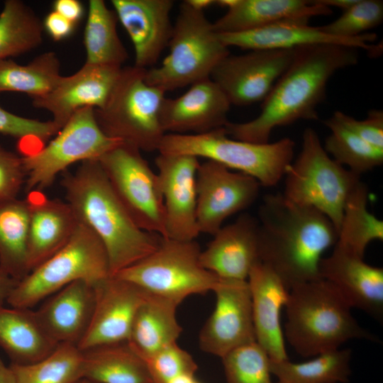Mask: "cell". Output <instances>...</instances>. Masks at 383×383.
<instances>
[{
    "instance_id": "cell-19",
    "label": "cell",
    "mask_w": 383,
    "mask_h": 383,
    "mask_svg": "<svg viewBox=\"0 0 383 383\" xmlns=\"http://www.w3.org/2000/svg\"><path fill=\"white\" fill-rule=\"evenodd\" d=\"M111 3L133 45V65L144 70L155 67L172 36L174 1L111 0Z\"/></svg>"
},
{
    "instance_id": "cell-4",
    "label": "cell",
    "mask_w": 383,
    "mask_h": 383,
    "mask_svg": "<svg viewBox=\"0 0 383 383\" xmlns=\"http://www.w3.org/2000/svg\"><path fill=\"white\" fill-rule=\"evenodd\" d=\"M285 309L284 338L303 357L339 349L353 339L377 340L358 323L337 288L322 278L292 287Z\"/></svg>"
},
{
    "instance_id": "cell-52",
    "label": "cell",
    "mask_w": 383,
    "mask_h": 383,
    "mask_svg": "<svg viewBox=\"0 0 383 383\" xmlns=\"http://www.w3.org/2000/svg\"><path fill=\"white\" fill-rule=\"evenodd\" d=\"M73 383H97L85 377H82Z\"/></svg>"
},
{
    "instance_id": "cell-9",
    "label": "cell",
    "mask_w": 383,
    "mask_h": 383,
    "mask_svg": "<svg viewBox=\"0 0 383 383\" xmlns=\"http://www.w3.org/2000/svg\"><path fill=\"white\" fill-rule=\"evenodd\" d=\"M110 275L104 245L79 223L65 245L21 279L6 301L11 307L31 309L74 282L94 284Z\"/></svg>"
},
{
    "instance_id": "cell-37",
    "label": "cell",
    "mask_w": 383,
    "mask_h": 383,
    "mask_svg": "<svg viewBox=\"0 0 383 383\" xmlns=\"http://www.w3.org/2000/svg\"><path fill=\"white\" fill-rule=\"evenodd\" d=\"M10 367L15 383H73L83 377V354L77 345L59 343L37 362Z\"/></svg>"
},
{
    "instance_id": "cell-23",
    "label": "cell",
    "mask_w": 383,
    "mask_h": 383,
    "mask_svg": "<svg viewBox=\"0 0 383 383\" xmlns=\"http://www.w3.org/2000/svg\"><path fill=\"white\" fill-rule=\"evenodd\" d=\"M200 262L219 278L247 280L252 267L260 262L257 218L243 213L233 223L223 226L201 252Z\"/></svg>"
},
{
    "instance_id": "cell-51",
    "label": "cell",
    "mask_w": 383,
    "mask_h": 383,
    "mask_svg": "<svg viewBox=\"0 0 383 383\" xmlns=\"http://www.w3.org/2000/svg\"><path fill=\"white\" fill-rule=\"evenodd\" d=\"M169 383H201L196 380L194 376L182 375L174 378Z\"/></svg>"
},
{
    "instance_id": "cell-46",
    "label": "cell",
    "mask_w": 383,
    "mask_h": 383,
    "mask_svg": "<svg viewBox=\"0 0 383 383\" xmlns=\"http://www.w3.org/2000/svg\"><path fill=\"white\" fill-rule=\"evenodd\" d=\"M52 10L71 21L77 24L84 15L82 4L78 0H56L52 4Z\"/></svg>"
},
{
    "instance_id": "cell-38",
    "label": "cell",
    "mask_w": 383,
    "mask_h": 383,
    "mask_svg": "<svg viewBox=\"0 0 383 383\" xmlns=\"http://www.w3.org/2000/svg\"><path fill=\"white\" fill-rule=\"evenodd\" d=\"M323 123L331 131L323 148L335 162L360 175L382 165V148L361 139L332 116Z\"/></svg>"
},
{
    "instance_id": "cell-35",
    "label": "cell",
    "mask_w": 383,
    "mask_h": 383,
    "mask_svg": "<svg viewBox=\"0 0 383 383\" xmlns=\"http://www.w3.org/2000/svg\"><path fill=\"white\" fill-rule=\"evenodd\" d=\"M60 62L54 52H45L27 65L10 59L0 60V92L18 91L32 99L50 92L60 74Z\"/></svg>"
},
{
    "instance_id": "cell-45",
    "label": "cell",
    "mask_w": 383,
    "mask_h": 383,
    "mask_svg": "<svg viewBox=\"0 0 383 383\" xmlns=\"http://www.w3.org/2000/svg\"><path fill=\"white\" fill-rule=\"evenodd\" d=\"M76 26L53 10L43 21V30L55 41H61L70 37Z\"/></svg>"
},
{
    "instance_id": "cell-24",
    "label": "cell",
    "mask_w": 383,
    "mask_h": 383,
    "mask_svg": "<svg viewBox=\"0 0 383 383\" xmlns=\"http://www.w3.org/2000/svg\"><path fill=\"white\" fill-rule=\"evenodd\" d=\"M247 282L256 342L270 360L289 359L281 324V311L286 306L289 290L280 277L261 262L252 267Z\"/></svg>"
},
{
    "instance_id": "cell-43",
    "label": "cell",
    "mask_w": 383,
    "mask_h": 383,
    "mask_svg": "<svg viewBox=\"0 0 383 383\" xmlns=\"http://www.w3.org/2000/svg\"><path fill=\"white\" fill-rule=\"evenodd\" d=\"M332 117L361 139L383 149L382 110H370L363 120L355 119L340 111H335Z\"/></svg>"
},
{
    "instance_id": "cell-1",
    "label": "cell",
    "mask_w": 383,
    "mask_h": 383,
    "mask_svg": "<svg viewBox=\"0 0 383 383\" xmlns=\"http://www.w3.org/2000/svg\"><path fill=\"white\" fill-rule=\"evenodd\" d=\"M358 49L340 45H316L296 48L294 60L261 102L260 114L242 123L224 126L231 138L267 143L277 127L299 120H318L317 106L327 84L338 70L358 62Z\"/></svg>"
},
{
    "instance_id": "cell-48",
    "label": "cell",
    "mask_w": 383,
    "mask_h": 383,
    "mask_svg": "<svg viewBox=\"0 0 383 383\" xmlns=\"http://www.w3.org/2000/svg\"><path fill=\"white\" fill-rule=\"evenodd\" d=\"M358 0H317V1L326 6L338 8L343 11L352 7Z\"/></svg>"
},
{
    "instance_id": "cell-31",
    "label": "cell",
    "mask_w": 383,
    "mask_h": 383,
    "mask_svg": "<svg viewBox=\"0 0 383 383\" xmlns=\"http://www.w3.org/2000/svg\"><path fill=\"white\" fill-rule=\"evenodd\" d=\"M29 216L26 199L0 202V271L18 281L29 273Z\"/></svg>"
},
{
    "instance_id": "cell-18",
    "label": "cell",
    "mask_w": 383,
    "mask_h": 383,
    "mask_svg": "<svg viewBox=\"0 0 383 383\" xmlns=\"http://www.w3.org/2000/svg\"><path fill=\"white\" fill-rule=\"evenodd\" d=\"M122 67L85 64L75 73L62 76L48 94L32 99L37 109L49 111L61 129L78 110L100 109L109 99Z\"/></svg>"
},
{
    "instance_id": "cell-22",
    "label": "cell",
    "mask_w": 383,
    "mask_h": 383,
    "mask_svg": "<svg viewBox=\"0 0 383 383\" xmlns=\"http://www.w3.org/2000/svg\"><path fill=\"white\" fill-rule=\"evenodd\" d=\"M320 277L333 284L353 308L378 321L383 317V269L335 245L322 257Z\"/></svg>"
},
{
    "instance_id": "cell-25",
    "label": "cell",
    "mask_w": 383,
    "mask_h": 383,
    "mask_svg": "<svg viewBox=\"0 0 383 383\" xmlns=\"http://www.w3.org/2000/svg\"><path fill=\"white\" fill-rule=\"evenodd\" d=\"M95 300L94 284L79 280L47 297L35 311L46 333L55 342L78 346L89 327Z\"/></svg>"
},
{
    "instance_id": "cell-32",
    "label": "cell",
    "mask_w": 383,
    "mask_h": 383,
    "mask_svg": "<svg viewBox=\"0 0 383 383\" xmlns=\"http://www.w3.org/2000/svg\"><path fill=\"white\" fill-rule=\"evenodd\" d=\"M116 12L103 0H89L84 32L85 64L122 67L128 52L117 31Z\"/></svg>"
},
{
    "instance_id": "cell-27",
    "label": "cell",
    "mask_w": 383,
    "mask_h": 383,
    "mask_svg": "<svg viewBox=\"0 0 383 383\" xmlns=\"http://www.w3.org/2000/svg\"><path fill=\"white\" fill-rule=\"evenodd\" d=\"M331 8L316 1L237 0L226 13L213 23L217 33H238L258 29L289 19L309 20L328 16Z\"/></svg>"
},
{
    "instance_id": "cell-41",
    "label": "cell",
    "mask_w": 383,
    "mask_h": 383,
    "mask_svg": "<svg viewBox=\"0 0 383 383\" xmlns=\"http://www.w3.org/2000/svg\"><path fill=\"white\" fill-rule=\"evenodd\" d=\"M143 360L154 383H169L182 375L194 376L198 369L192 355L177 342Z\"/></svg>"
},
{
    "instance_id": "cell-20",
    "label": "cell",
    "mask_w": 383,
    "mask_h": 383,
    "mask_svg": "<svg viewBox=\"0 0 383 383\" xmlns=\"http://www.w3.org/2000/svg\"><path fill=\"white\" fill-rule=\"evenodd\" d=\"M231 106L218 86L207 78L177 98H165L161 125L166 134L206 133L226 126Z\"/></svg>"
},
{
    "instance_id": "cell-33",
    "label": "cell",
    "mask_w": 383,
    "mask_h": 383,
    "mask_svg": "<svg viewBox=\"0 0 383 383\" xmlns=\"http://www.w3.org/2000/svg\"><path fill=\"white\" fill-rule=\"evenodd\" d=\"M369 190L360 182L344 206L335 246L364 258L367 245L383 240V221L367 209Z\"/></svg>"
},
{
    "instance_id": "cell-30",
    "label": "cell",
    "mask_w": 383,
    "mask_h": 383,
    "mask_svg": "<svg viewBox=\"0 0 383 383\" xmlns=\"http://www.w3.org/2000/svg\"><path fill=\"white\" fill-rule=\"evenodd\" d=\"M82 351L83 377L97 383H154L144 360L128 342Z\"/></svg>"
},
{
    "instance_id": "cell-10",
    "label": "cell",
    "mask_w": 383,
    "mask_h": 383,
    "mask_svg": "<svg viewBox=\"0 0 383 383\" xmlns=\"http://www.w3.org/2000/svg\"><path fill=\"white\" fill-rule=\"evenodd\" d=\"M201 252L195 240L162 237L154 252L113 275L179 304L190 295L213 292L220 282L202 266Z\"/></svg>"
},
{
    "instance_id": "cell-5",
    "label": "cell",
    "mask_w": 383,
    "mask_h": 383,
    "mask_svg": "<svg viewBox=\"0 0 383 383\" xmlns=\"http://www.w3.org/2000/svg\"><path fill=\"white\" fill-rule=\"evenodd\" d=\"M294 142L253 143L232 138L224 127L202 134H166L158 152L204 157L249 175L260 185L274 187L284 176L294 152Z\"/></svg>"
},
{
    "instance_id": "cell-13",
    "label": "cell",
    "mask_w": 383,
    "mask_h": 383,
    "mask_svg": "<svg viewBox=\"0 0 383 383\" xmlns=\"http://www.w3.org/2000/svg\"><path fill=\"white\" fill-rule=\"evenodd\" d=\"M296 51L255 50L224 57L210 78L231 105L249 106L262 102L292 62Z\"/></svg>"
},
{
    "instance_id": "cell-21",
    "label": "cell",
    "mask_w": 383,
    "mask_h": 383,
    "mask_svg": "<svg viewBox=\"0 0 383 383\" xmlns=\"http://www.w3.org/2000/svg\"><path fill=\"white\" fill-rule=\"evenodd\" d=\"M309 20L289 19L253 30L238 33H218L228 48L234 46L248 50H291L316 45H340L364 49L375 54L379 48L373 45L375 33H364L345 38L323 32L318 26H311Z\"/></svg>"
},
{
    "instance_id": "cell-6",
    "label": "cell",
    "mask_w": 383,
    "mask_h": 383,
    "mask_svg": "<svg viewBox=\"0 0 383 383\" xmlns=\"http://www.w3.org/2000/svg\"><path fill=\"white\" fill-rule=\"evenodd\" d=\"M167 48L158 67L145 70L148 84L165 92L210 78L218 64L230 54L204 12L181 3Z\"/></svg>"
},
{
    "instance_id": "cell-42",
    "label": "cell",
    "mask_w": 383,
    "mask_h": 383,
    "mask_svg": "<svg viewBox=\"0 0 383 383\" xmlns=\"http://www.w3.org/2000/svg\"><path fill=\"white\" fill-rule=\"evenodd\" d=\"M60 131V128L52 120L41 121L22 117L0 106V134L16 138L21 140V143H33L36 150L35 144L42 148Z\"/></svg>"
},
{
    "instance_id": "cell-3",
    "label": "cell",
    "mask_w": 383,
    "mask_h": 383,
    "mask_svg": "<svg viewBox=\"0 0 383 383\" xmlns=\"http://www.w3.org/2000/svg\"><path fill=\"white\" fill-rule=\"evenodd\" d=\"M61 185L79 223L93 231L104 245L111 275L136 263L158 247L162 237L135 224L97 160L82 162L74 172L64 174Z\"/></svg>"
},
{
    "instance_id": "cell-14",
    "label": "cell",
    "mask_w": 383,
    "mask_h": 383,
    "mask_svg": "<svg viewBox=\"0 0 383 383\" xmlns=\"http://www.w3.org/2000/svg\"><path fill=\"white\" fill-rule=\"evenodd\" d=\"M260 187L253 177L218 162L207 160L199 163L196 177L199 233L213 235L227 218L255 202Z\"/></svg>"
},
{
    "instance_id": "cell-40",
    "label": "cell",
    "mask_w": 383,
    "mask_h": 383,
    "mask_svg": "<svg viewBox=\"0 0 383 383\" xmlns=\"http://www.w3.org/2000/svg\"><path fill=\"white\" fill-rule=\"evenodd\" d=\"M382 21V1L358 0L335 21L319 27L331 35L352 38L377 27Z\"/></svg>"
},
{
    "instance_id": "cell-44",
    "label": "cell",
    "mask_w": 383,
    "mask_h": 383,
    "mask_svg": "<svg viewBox=\"0 0 383 383\" xmlns=\"http://www.w3.org/2000/svg\"><path fill=\"white\" fill-rule=\"evenodd\" d=\"M25 182L21 157L0 145V202L17 198Z\"/></svg>"
},
{
    "instance_id": "cell-47",
    "label": "cell",
    "mask_w": 383,
    "mask_h": 383,
    "mask_svg": "<svg viewBox=\"0 0 383 383\" xmlns=\"http://www.w3.org/2000/svg\"><path fill=\"white\" fill-rule=\"evenodd\" d=\"M19 281L0 271V305L6 301Z\"/></svg>"
},
{
    "instance_id": "cell-39",
    "label": "cell",
    "mask_w": 383,
    "mask_h": 383,
    "mask_svg": "<svg viewBox=\"0 0 383 383\" xmlns=\"http://www.w3.org/2000/svg\"><path fill=\"white\" fill-rule=\"evenodd\" d=\"M221 359L226 383H274L270 358L256 341L229 352Z\"/></svg>"
},
{
    "instance_id": "cell-12",
    "label": "cell",
    "mask_w": 383,
    "mask_h": 383,
    "mask_svg": "<svg viewBox=\"0 0 383 383\" xmlns=\"http://www.w3.org/2000/svg\"><path fill=\"white\" fill-rule=\"evenodd\" d=\"M97 161L135 224L165 238V213L158 175L141 151L122 142Z\"/></svg>"
},
{
    "instance_id": "cell-8",
    "label": "cell",
    "mask_w": 383,
    "mask_h": 383,
    "mask_svg": "<svg viewBox=\"0 0 383 383\" xmlns=\"http://www.w3.org/2000/svg\"><path fill=\"white\" fill-rule=\"evenodd\" d=\"M284 177V196L321 212L338 231L344 206L360 175L331 157L313 128L304 131L301 151Z\"/></svg>"
},
{
    "instance_id": "cell-15",
    "label": "cell",
    "mask_w": 383,
    "mask_h": 383,
    "mask_svg": "<svg viewBox=\"0 0 383 383\" xmlns=\"http://www.w3.org/2000/svg\"><path fill=\"white\" fill-rule=\"evenodd\" d=\"M213 292L215 308L199 333V343L204 352L222 358L256 341L251 296L247 280L220 278Z\"/></svg>"
},
{
    "instance_id": "cell-50",
    "label": "cell",
    "mask_w": 383,
    "mask_h": 383,
    "mask_svg": "<svg viewBox=\"0 0 383 383\" xmlns=\"http://www.w3.org/2000/svg\"><path fill=\"white\" fill-rule=\"evenodd\" d=\"M186 2L192 8L204 11L205 9L215 4V0H186Z\"/></svg>"
},
{
    "instance_id": "cell-2",
    "label": "cell",
    "mask_w": 383,
    "mask_h": 383,
    "mask_svg": "<svg viewBox=\"0 0 383 383\" xmlns=\"http://www.w3.org/2000/svg\"><path fill=\"white\" fill-rule=\"evenodd\" d=\"M257 221L260 262L272 269L289 290L321 278L322 255L338 240V231L327 216L277 193L263 197Z\"/></svg>"
},
{
    "instance_id": "cell-29",
    "label": "cell",
    "mask_w": 383,
    "mask_h": 383,
    "mask_svg": "<svg viewBox=\"0 0 383 383\" xmlns=\"http://www.w3.org/2000/svg\"><path fill=\"white\" fill-rule=\"evenodd\" d=\"M178 305L149 294L139 308L128 343L142 359L176 343L182 331L176 316Z\"/></svg>"
},
{
    "instance_id": "cell-16",
    "label": "cell",
    "mask_w": 383,
    "mask_h": 383,
    "mask_svg": "<svg viewBox=\"0 0 383 383\" xmlns=\"http://www.w3.org/2000/svg\"><path fill=\"white\" fill-rule=\"evenodd\" d=\"M96 300L89 327L78 345L92 347L128 342L135 315L149 294L136 284L110 275L94 284Z\"/></svg>"
},
{
    "instance_id": "cell-7",
    "label": "cell",
    "mask_w": 383,
    "mask_h": 383,
    "mask_svg": "<svg viewBox=\"0 0 383 383\" xmlns=\"http://www.w3.org/2000/svg\"><path fill=\"white\" fill-rule=\"evenodd\" d=\"M145 70L123 67L109 99L94 111L106 135L150 152L158 151L166 135L160 122L166 92L147 83Z\"/></svg>"
},
{
    "instance_id": "cell-36",
    "label": "cell",
    "mask_w": 383,
    "mask_h": 383,
    "mask_svg": "<svg viewBox=\"0 0 383 383\" xmlns=\"http://www.w3.org/2000/svg\"><path fill=\"white\" fill-rule=\"evenodd\" d=\"M43 21L20 0H6L0 13V60L18 56L43 41Z\"/></svg>"
},
{
    "instance_id": "cell-17",
    "label": "cell",
    "mask_w": 383,
    "mask_h": 383,
    "mask_svg": "<svg viewBox=\"0 0 383 383\" xmlns=\"http://www.w3.org/2000/svg\"><path fill=\"white\" fill-rule=\"evenodd\" d=\"M155 163L164 201L165 238L195 240L200 233L196 221L198 158L188 155L159 153Z\"/></svg>"
},
{
    "instance_id": "cell-34",
    "label": "cell",
    "mask_w": 383,
    "mask_h": 383,
    "mask_svg": "<svg viewBox=\"0 0 383 383\" xmlns=\"http://www.w3.org/2000/svg\"><path fill=\"white\" fill-rule=\"evenodd\" d=\"M350 349H337L303 362L270 360L274 383H347L351 375Z\"/></svg>"
},
{
    "instance_id": "cell-28",
    "label": "cell",
    "mask_w": 383,
    "mask_h": 383,
    "mask_svg": "<svg viewBox=\"0 0 383 383\" xmlns=\"http://www.w3.org/2000/svg\"><path fill=\"white\" fill-rule=\"evenodd\" d=\"M28 308L0 305V347L12 364L26 365L49 355L57 346Z\"/></svg>"
},
{
    "instance_id": "cell-49",
    "label": "cell",
    "mask_w": 383,
    "mask_h": 383,
    "mask_svg": "<svg viewBox=\"0 0 383 383\" xmlns=\"http://www.w3.org/2000/svg\"><path fill=\"white\" fill-rule=\"evenodd\" d=\"M0 383H15L13 372L0 359Z\"/></svg>"
},
{
    "instance_id": "cell-11",
    "label": "cell",
    "mask_w": 383,
    "mask_h": 383,
    "mask_svg": "<svg viewBox=\"0 0 383 383\" xmlns=\"http://www.w3.org/2000/svg\"><path fill=\"white\" fill-rule=\"evenodd\" d=\"M121 143L101 129L94 108L78 110L47 145L21 157L26 190L41 191L50 187L71 165L98 160Z\"/></svg>"
},
{
    "instance_id": "cell-26",
    "label": "cell",
    "mask_w": 383,
    "mask_h": 383,
    "mask_svg": "<svg viewBox=\"0 0 383 383\" xmlns=\"http://www.w3.org/2000/svg\"><path fill=\"white\" fill-rule=\"evenodd\" d=\"M29 272L60 250L72 236L79 221L65 201L50 199L37 190L28 192Z\"/></svg>"
}]
</instances>
